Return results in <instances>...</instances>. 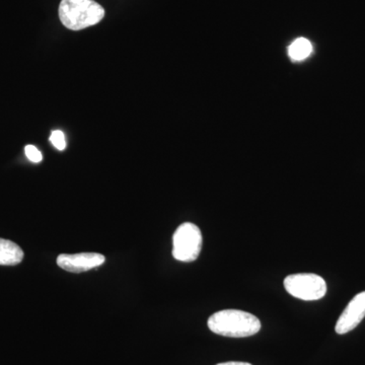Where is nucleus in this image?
I'll return each mask as SVG.
<instances>
[{
    "label": "nucleus",
    "instance_id": "3",
    "mask_svg": "<svg viewBox=\"0 0 365 365\" xmlns=\"http://www.w3.org/2000/svg\"><path fill=\"white\" fill-rule=\"evenodd\" d=\"M202 242V234L197 225L182 223L173 237V256L178 261H195L200 255Z\"/></svg>",
    "mask_w": 365,
    "mask_h": 365
},
{
    "label": "nucleus",
    "instance_id": "5",
    "mask_svg": "<svg viewBox=\"0 0 365 365\" xmlns=\"http://www.w3.org/2000/svg\"><path fill=\"white\" fill-rule=\"evenodd\" d=\"M365 317V292L355 295L346 307L336 324L335 331L339 335H344L354 330Z\"/></svg>",
    "mask_w": 365,
    "mask_h": 365
},
{
    "label": "nucleus",
    "instance_id": "10",
    "mask_svg": "<svg viewBox=\"0 0 365 365\" xmlns=\"http://www.w3.org/2000/svg\"><path fill=\"white\" fill-rule=\"evenodd\" d=\"M25 153L26 158H28L31 162L36 163L42 162V153H40V150H38L36 146L29 144V145L26 146Z\"/></svg>",
    "mask_w": 365,
    "mask_h": 365
},
{
    "label": "nucleus",
    "instance_id": "11",
    "mask_svg": "<svg viewBox=\"0 0 365 365\" xmlns=\"http://www.w3.org/2000/svg\"><path fill=\"white\" fill-rule=\"evenodd\" d=\"M216 365H252V364H248V362L228 361V362H223V364H218Z\"/></svg>",
    "mask_w": 365,
    "mask_h": 365
},
{
    "label": "nucleus",
    "instance_id": "1",
    "mask_svg": "<svg viewBox=\"0 0 365 365\" xmlns=\"http://www.w3.org/2000/svg\"><path fill=\"white\" fill-rule=\"evenodd\" d=\"M211 332L230 338H246L261 330L260 319L254 314L239 309H225L208 319Z\"/></svg>",
    "mask_w": 365,
    "mask_h": 365
},
{
    "label": "nucleus",
    "instance_id": "9",
    "mask_svg": "<svg viewBox=\"0 0 365 365\" xmlns=\"http://www.w3.org/2000/svg\"><path fill=\"white\" fill-rule=\"evenodd\" d=\"M50 143L58 150H64L66 148V136H64V133L62 131H53L51 136H50Z\"/></svg>",
    "mask_w": 365,
    "mask_h": 365
},
{
    "label": "nucleus",
    "instance_id": "2",
    "mask_svg": "<svg viewBox=\"0 0 365 365\" xmlns=\"http://www.w3.org/2000/svg\"><path fill=\"white\" fill-rule=\"evenodd\" d=\"M104 16L105 9L93 0H62L59 6L60 21L72 31L97 25Z\"/></svg>",
    "mask_w": 365,
    "mask_h": 365
},
{
    "label": "nucleus",
    "instance_id": "4",
    "mask_svg": "<svg viewBox=\"0 0 365 365\" xmlns=\"http://www.w3.org/2000/svg\"><path fill=\"white\" fill-rule=\"evenodd\" d=\"M284 287L288 294L302 300H319L327 294L326 281L317 274L288 275L284 279Z\"/></svg>",
    "mask_w": 365,
    "mask_h": 365
},
{
    "label": "nucleus",
    "instance_id": "8",
    "mask_svg": "<svg viewBox=\"0 0 365 365\" xmlns=\"http://www.w3.org/2000/svg\"><path fill=\"white\" fill-rule=\"evenodd\" d=\"M313 52V46L306 38H299L289 46L288 54L294 61H302Z\"/></svg>",
    "mask_w": 365,
    "mask_h": 365
},
{
    "label": "nucleus",
    "instance_id": "6",
    "mask_svg": "<svg viewBox=\"0 0 365 365\" xmlns=\"http://www.w3.org/2000/svg\"><path fill=\"white\" fill-rule=\"evenodd\" d=\"M105 261V257L98 253L62 254L57 258L59 267L71 273L86 272L103 265Z\"/></svg>",
    "mask_w": 365,
    "mask_h": 365
},
{
    "label": "nucleus",
    "instance_id": "7",
    "mask_svg": "<svg viewBox=\"0 0 365 365\" xmlns=\"http://www.w3.org/2000/svg\"><path fill=\"white\" fill-rule=\"evenodd\" d=\"M24 259L23 250L16 242L0 239V265L16 266Z\"/></svg>",
    "mask_w": 365,
    "mask_h": 365
}]
</instances>
